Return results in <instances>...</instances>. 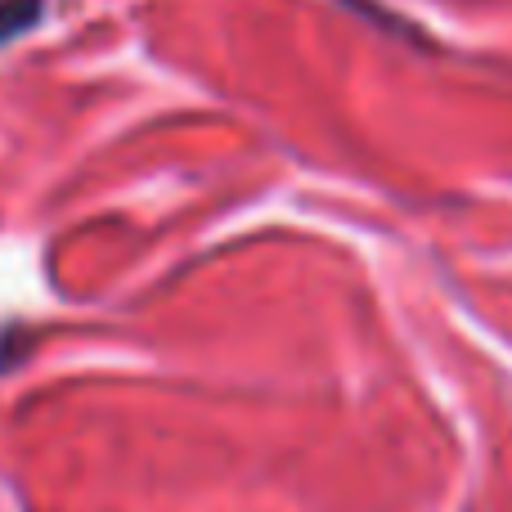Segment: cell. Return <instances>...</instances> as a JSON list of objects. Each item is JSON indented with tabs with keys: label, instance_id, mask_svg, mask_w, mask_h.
Instances as JSON below:
<instances>
[{
	"label": "cell",
	"instance_id": "6da1fadb",
	"mask_svg": "<svg viewBox=\"0 0 512 512\" xmlns=\"http://www.w3.org/2000/svg\"><path fill=\"white\" fill-rule=\"evenodd\" d=\"M41 9H45L41 0H0V45L23 36L41 18Z\"/></svg>",
	"mask_w": 512,
	"mask_h": 512
}]
</instances>
